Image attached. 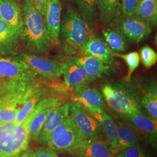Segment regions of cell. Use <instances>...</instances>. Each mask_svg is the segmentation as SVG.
<instances>
[{
	"mask_svg": "<svg viewBox=\"0 0 157 157\" xmlns=\"http://www.w3.org/2000/svg\"><path fill=\"white\" fill-rule=\"evenodd\" d=\"M93 56L104 63L112 66L115 56L105 40L100 37L91 36L88 40L81 56Z\"/></svg>",
	"mask_w": 157,
	"mask_h": 157,
	"instance_id": "obj_18",
	"label": "cell"
},
{
	"mask_svg": "<svg viewBox=\"0 0 157 157\" xmlns=\"http://www.w3.org/2000/svg\"><path fill=\"white\" fill-rule=\"evenodd\" d=\"M21 40L25 48L32 54H45L54 43L47 29L45 19L34 6L32 0H23Z\"/></svg>",
	"mask_w": 157,
	"mask_h": 157,
	"instance_id": "obj_1",
	"label": "cell"
},
{
	"mask_svg": "<svg viewBox=\"0 0 157 157\" xmlns=\"http://www.w3.org/2000/svg\"><path fill=\"white\" fill-rule=\"evenodd\" d=\"M61 104V101L58 98L51 97L43 98L37 103L25 121L29 124L28 130L30 139L37 141L50 109Z\"/></svg>",
	"mask_w": 157,
	"mask_h": 157,
	"instance_id": "obj_10",
	"label": "cell"
},
{
	"mask_svg": "<svg viewBox=\"0 0 157 157\" xmlns=\"http://www.w3.org/2000/svg\"><path fill=\"white\" fill-rule=\"evenodd\" d=\"M114 56L119 57L123 59L128 67V73L126 76V82H129L131 76L135 70L137 68L140 63V56L137 52H131L128 54L114 53L112 52Z\"/></svg>",
	"mask_w": 157,
	"mask_h": 157,
	"instance_id": "obj_30",
	"label": "cell"
},
{
	"mask_svg": "<svg viewBox=\"0 0 157 157\" xmlns=\"http://www.w3.org/2000/svg\"><path fill=\"white\" fill-rule=\"evenodd\" d=\"M150 118L157 121V86H154L144 94L141 102Z\"/></svg>",
	"mask_w": 157,
	"mask_h": 157,
	"instance_id": "obj_29",
	"label": "cell"
},
{
	"mask_svg": "<svg viewBox=\"0 0 157 157\" xmlns=\"http://www.w3.org/2000/svg\"><path fill=\"white\" fill-rule=\"evenodd\" d=\"M139 56L142 63L146 67H150L157 62V53L149 46L145 45L141 47Z\"/></svg>",
	"mask_w": 157,
	"mask_h": 157,
	"instance_id": "obj_32",
	"label": "cell"
},
{
	"mask_svg": "<svg viewBox=\"0 0 157 157\" xmlns=\"http://www.w3.org/2000/svg\"><path fill=\"white\" fill-rule=\"evenodd\" d=\"M20 41L11 27L0 18V57L17 56Z\"/></svg>",
	"mask_w": 157,
	"mask_h": 157,
	"instance_id": "obj_19",
	"label": "cell"
},
{
	"mask_svg": "<svg viewBox=\"0 0 157 157\" xmlns=\"http://www.w3.org/2000/svg\"><path fill=\"white\" fill-rule=\"evenodd\" d=\"M97 21L105 27H112L121 17V0H96Z\"/></svg>",
	"mask_w": 157,
	"mask_h": 157,
	"instance_id": "obj_16",
	"label": "cell"
},
{
	"mask_svg": "<svg viewBox=\"0 0 157 157\" xmlns=\"http://www.w3.org/2000/svg\"><path fill=\"white\" fill-rule=\"evenodd\" d=\"M102 93L108 105L122 118L136 113H143L135 94L126 87L107 84L103 87Z\"/></svg>",
	"mask_w": 157,
	"mask_h": 157,
	"instance_id": "obj_5",
	"label": "cell"
},
{
	"mask_svg": "<svg viewBox=\"0 0 157 157\" xmlns=\"http://www.w3.org/2000/svg\"><path fill=\"white\" fill-rule=\"evenodd\" d=\"M37 76L13 57H0V78L8 81L36 82Z\"/></svg>",
	"mask_w": 157,
	"mask_h": 157,
	"instance_id": "obj_11",
	"label": "cell"
},
{
	"mask_svg": "<svg viewBox=\"0 0 157 157\" xmlns=\"http://www.w3.org/2000/svg\"><path fill=\"white\" fill-rule=\"evenodd\" d=\"M81 141L73 120L69 116L51 132L46 144L56 152L72 154Z\"/></svg>",
	"mask_w": 157,
	"mask_h": 157,
	"instance_id": "obj_6",
	"label": "cell"
},
{
	"mask_svg": "<svg viewBox=\"0 0 157 157\" xmlns=\"http://www.w3.org/2000/svg\"><path fill=\"white\" fill-rule=\"evenodd\" d=\"M69 116L75 124L82 141L101 137V125L89 112L76 102L70 103Z\"/></svg>",
	"mask_w": 157,
	"mask_h": 157,
	"instance_id": "obj_7",
	"label": "cell"
},
{
	"mask_svg": "<svg viewBox=\"0 0 157 157\" xmlns=\"http://www.w3.org/2000/svg\"><path fill=\"white\" fill-rule=\"evenodd\" d=\"M28 125L26 122L0 124V157H18L28 148Z\"/></svg>",
	"mask_w": 157,
	"mask_h": 157,
	"instance_id": "obj_4",
	"label": "cell"
},
{
	"mask_svg": "<svg viewBox=\"0 0 157 157\" xmlns=\"http://www.w3.org/2000/svg\"><path fill=\"white\" fill-rule=\"evenodd\" d=\"M32 157H34L33 155V154H32Z\"/></svg>",
	"mask_w": 157,
	"mask_h": 157,
	"instance_id": "obj_38",
	"label": "cell"
},
{
	"mask_svg": "<svg viewBox=\"0 0 157 157\" xmlns=\"http://www.w3.org/2000/svg\"><path fill=\"white\" fill-rule=\"evenodd\" d=\"M135 128L139 133L144 135L153 144H156L157 137V121L143 113H136L123 118Z\"/></svg>",
	"mask_w": 157,
	"mask_h": 157,
	"instance_id": "obj_21",
	"label": "cell"
},
{
	"mask_svg": "<svg viewBox=\"0 0 157 157\" xmlns=\"http://www.w3.org/2000/svg\"><path fill=\"white\" fill-rule=\"evenodd\" d=\"M0 18L11 27L21 39L22 13L17 0H0Z\"/></svg>",
	"mask_w": 157,
	"mask_h": 157,
	"instance_id": "obj_17",
	"label": "cell"
},
{
	"mask_svg": "<svg viewBox=\"0 0 157 157\" xmlns=\"http://www.w3.org/2000/svg\"><path fill=\"white\" fill-rule=\"evenodd\" d=\"M38 84L34 82L8 81L0 96V124L13 122L27 97Z\"/></svg>",
	"mask_w": 157,
	"mask_h": 157,
	"instance_id": "obj_3",
	"label": "cell"
},
{
	"mask_svg": "<svg viewBox=\"0 0 157 157\" xmlns=\"http://www.w3.org/2000/svg\"><path fill=\"white\" fill-rule=\"evenodd\" d=\"M104 40L109 49L114 53H122L128 50V41L118 29L106 27L102 30Z\"/></svg>",
	"mask_w": 157,
	"mask_h": 157,
	"instance_id": "obj_27",
	"label": "cell"
},
{
	"mask_svg": "<svg viewBox=\"0 0 157 157\" xmlns=\"http://www.w3.org/2000/svg\"><path fill=\"white\" fill-rule=\"evenodd\" d=\"M112 27L118 29L128 43L132 44L139 43L152 33L151 26L135 15L121 16Z\"/></svg>",
	"mask_w": 157,
	"mask_h": 157,
	"instance_id": "obj_8",
	"label": "cell"
},
{
	"mask_svg": "<svg viewBox=\"0 0 157 157\" xmlns=\"http://www.w3.org/2000/svg\"><path fill=\"white\" fill-rule=\"evenodd\" d=\"M89 113L100 124L102 132L107 138L108 143L117 154V126L115 121L104 110L101 112Z\"/></svg>",
	"mask_w": 157,
	"mask_h": 157,
	"instance_id": "obj_24",
	"label": "cell"
},
{
	"mask_svg": "<svg viewBox=\"0 0 157 157\" xmlns=\"http://www.w3.org/2000/svg\"><path fill=\"white\" fill-rule=\"evenodd\" d=\"M135 16L155 26L157 23V0H140Z\"/></svg>",
	"mask_w": 157,
	"mask_h": 157,
	"instance_id": "obj_28",
	"label": "cell"
},
{
	"mask_svg": "<svg viewBox=\"0 0 157 157\" xmlns=\"http://www.w3.org/2000/svg\"><path fill=\"white\" fill-rule=\"evenodd\" d=\"M140 0H121V16L135 15V12Z\"/></svg>",
	"mask_w": 157,
	"mask_h": 157,
	"instance_id": "obj_33",
	"label": "cell"
},
{
	"mask_svg": "<svg viewBox=\"0 0 157 157\" xmlns=\"http://www.w3.org/2000/svg\"><path fill=\"white\" fill-rule=\"evenodd\" d=\"M34 157H59L56 152L48 148L40 147L32 151Z\"/></svg>",
	"mask_w": 157,
	"mask_h": 157,
	"instance_id": "obj_34",
	"label": "cell"
},
{
	"mask_svg": "<svg viewBox=\"0 0 157 157\" xmlns=\"http://www.w3.org/2000/svg\"><path fill=\"white\" fill-rule=\"evenodd\" d=\"M115 122L117 126L118 152L129 147L140 144V135L133 127L120 121Z\"/></svg>",
	"mask_w": 157,
	"mask_h": 157,
	"instance_id": "obj_25",
	"label": "cell"
},
{
	"mask_svg": "<svg viewBox=\"0 0 157 157\" xmlns=\"http://www.w3.org/2000/svg\"><path fill=\"white\" fill-rule=\"evenodd\" d=\"M59 67L64 82L68 87L73 88L78 85L90 83L94 81L83 67L71 60L69 57L67 58Z\"/></svg>",
	"mask_w": 157,
	"mask_h": 157,
	"instance_id": "obj_15",
	"label": "cell"
},
{
	"mask_svg": "<svg viewBox=\"0 0 157 157\" xmlns=\"http://www.w3.org/2000/svg\"><path fill=\"white\" fill-rule=\"evenodd\" d=\"M32 151L29 148L23 151L18 157H32Z\"/></svg>",
	"mask_w": 157,
	"mask_h": 157,
	"instance_id": "obj_37",
	"label": "cell"
},
{
	"mask_svg": "<svg viewBox=\"0 0 157 157\" xmlns=\"http://www.w3.org/2000/svg\"><path fill=\"white\" fill-rule=\"evenodd\" d=\"M70 103L67 102L50 109L37 141L46 144L51 132L69 116Z\"/></svg>",
	"mask_w": 157,
	"mask_h": 157,
	"instance_id": "obj_14",
	"label": "cell"
},
{
	"mask_svg": "<svg viewBox=\"0 0 157 157\" xmlns=\"http://www.w3.org/2000/svg\"><path fill=\"white\" fill-rule=\"evenodd\" d=\"M29 69L46 80H54L61 76L59 65L54 61L32 53H21L13 56Z\"/></svg>",
	"mask_w": 157,
	"mask_h": 157,
	"instance_id": "obj_9",
	"label": "cell"
},
{
	"mask_svg": "<svg viewBox=\"0 0 157 157\" xmlns=\"http://www.w3.org/2000/svg\"><path fill=\"white\" fill-rule=\"evenodd\" d=\"M115 157H151V156L144 148L141 147L140 144H137L119 151Z\"/></svg>",
	"mask_w": 157,
	"mask_h": 157,
	"instance_id": "obj_31",
	"label": "cell"
},
{
	"mask_svg": "<svg viewBox=\"0 0 157 157\" xmlns=\"http://www.w3.org/2000/svg\"><path fill=\"white\" fill-rule=\"evenodd\" d=\"M49 0H32L34 6L40 13L45 17Z\"/></svg>",
	"mask_w": 157,
	"mask_h": 157,
	"instance_id": "obj_35",
	"label": "cell"
},
{
	"mask_svg": "<svg viewBox=\"0 0 157 157\" xmlns=\"http://www.w3.org/2000/svg\"><path fill=\"white\" fill-rule=\"evenodd\" d=\"M90 36L78 11L69 6L61 17L59 41L62 50L69 56H81Z\"/></svg>",
	"mask_w": 157,
	"mask_h": 157,
	"instance_id": "obj_2",
	"label": "cell"
},
{
	"mask_svg": "<svg viewBox=\"0 0 157 157\" xmlns=\"http://www.w3.org/2000/svg\"><path fill=\"white\" fill-rule=\"evenodd\" d=\"M69 58L83 67L87 75L94 80L112 72V66L104 63L93 56L84 55L69 56Z\"/></svg>",
	"mask_w": 157,
	"mask_h": 157,
	"instance_id": "obj_20",
	"label": "cell"
},
{
	"mask_svg": "<svg viewBox=\"0 0 157 157\" xmlns=\"http://www.w3.org/2000/svg\"><path fill=\"white\" fill-rule=\"evenodd\" d=\"M8 80H4L0 78V96L2 95L6 89Z\"/></svg>",
	"mask_w": 157,
	"mask_h": 157,
	"instance_id": "obj_36",
	"label": "cell"
},
{
	"mask_svg": "<svg viewBox=\"0 0 157 157\" xmlns=\"http://www.w3.org/2000/svg\"><path fill=\"white\" fill-rule=\"evenodd\" d=\"M61 13L62 5L60 0H49L44 19L47 29L55 45L59 44Z\"/></svg>",
	"mask_w": 157,
	"mask_h": 157,
	"instance_id": "obj_22",
	"label": "cell"
},
{
	"mask_svg": "<svg viewBox=\"0 0 157 157\" xmlns=\"http://www.w3.org/2000/svg\"><path fill=\"white\" fill-rule=\"evenodd\" d=\"M72 101L76 102L89 112H101L104 110V102L101 94L86 84L72 88Z\"/></svg>",
	"mask_w": 157,
	"mask_h": 157,
	"instance_id": "obj_12",
	"label": "cell"
},
{
	"mask_svg": "<svg viewBox=\"0 0 157 157\" xmlns=\"http://www.w3.org/2000/svg\"><path fill=\"white\" fill-rule=\"evenodd\" d=\"M76 6L78 11L89 30L90 37L94 36L97 25L96 0H67Z\"/></svg>",
	"mask_w": 157,
	"mask_h": 157,
	"instance_id": "obj_23",
	"label": "cell"
},
{
	"mask_svg": "<svg viewBox=\"0 0 157 157\" xmlns=\"http://www.w3.org/2000/svg\"><path fill=\"white\" fill-rule=\"evenodd\" d=\"M116 154L108 142L101 137L82 141L72 153L76 157H113Z\"/></svg>",
	"mask_w": 157,
	"mask_h": 157,
	"instance_id": "obj_13",
	"label": "cell"
},
{
	"mask_svg": "<svg viewBox=\"0 0 157 157\" xmlns=\"http://www.w3.org/2000/svg\"><path fill=\"white\" fill-rule=\"evenodd\" d=\"M44 94V90L39 84H37L33 91L23 102L22 106L17 113L14 122L19 124H23L33 110L34 107L40 100L43 98L42 97Z\"/></svg>",
	"mask_w": 157,
	"mask_h": 157,
	"instance_id": "obj_26",
	"label": "cell"
}]
</instances>
